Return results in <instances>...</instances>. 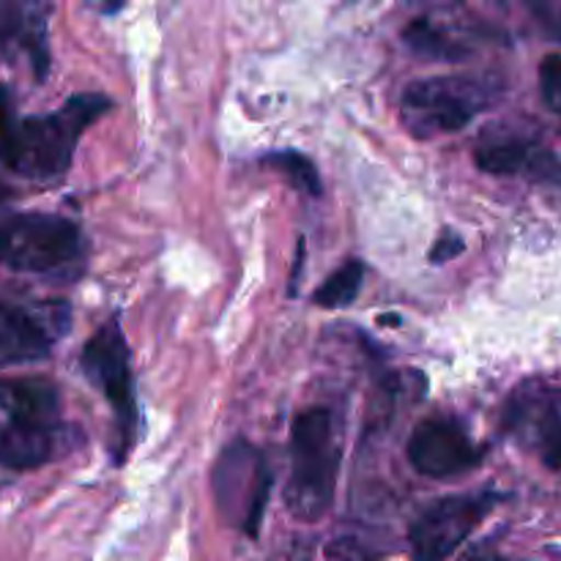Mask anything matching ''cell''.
Wrapping results in <instances>:
<instances>
[{"label": "cell", "instance_id": "1", "mask_svg": "<svg viewBox=\"0 0 561 561\" xmlns=\"http://www.w3.org/2000/svg\"><path fill=\"white\" fill-rule=\"evenodd\" d=\"M113 107L102 93H77L47 115H20L0 88V162L31 181H55L71 168L82 131Z\"/></svg>", "mask_w": 561, "mask_h": 561}, {"label": "cell", "instance_id": "2", "mask_svg": "<svg viewBox=\"0 0 561 561\" xmlns=\"http://www.w3.org/2000/svg\"><path fill=\"white\" fill-rule=\"evenodd\" d=\"M66 436L55 387L38 378H0V463L36 469L64 453Z\"/></svg>", "mask_w": 561, "mask_h": 561}, {"label": "cell", "instance_id": "3", "mask_svg": "<svg viewBox=\"0 0 561 561\" xmlns=\"http://www.w3.org/2000/svg\"><path fill=\"white\" fill-rule=\"evenodd\" d=\"M340 455L343 444L332 411L323 405L301 411L290 431V482L285 502L305 524H316L332 507Z\"/></svg>", "mask_w": 561, "mask_h": 561}, {"label": "cell", "instance_id": "4", "mask_svg": "<svg viewBox=\"0 0 561 561\" xmlns=\"http://www.w3.org/2000/svg\"><path fill=\"white\" fill-rule=\"evenodd\" d=\"M499 96V85L485 77L442 75L411 82L400 96V121L409 135L427 140L433 135H449L485 113Z\"/></svg>", "mask_w": 561, "mask_h": 561}, {"label": "cell", "instance_id": "5", "mask_svg": "<svg viewBox=\"0 0 561 561\" xmlns=\"http://www.w3.org/2000/svg\"><path fill=\"white\" fill-rule=\"evenodd\" d=\"M82 233L58 214H3L0 266L22 274H64L80 266Z\"/></svg>", "mask_w": 561, "mask_h": 561}, {"label": "cell", "instance_id": "6", "mask_svg": "<svg viewBox=\"0 0 561 561\" xmlns=\"http://www.w3.org/2000/svg\"><path fill=\"white\" fill-rule=\"evenodd\" d=\"M82 370L102 389L104 400L115 414V463H124L140 438V409H137L131 354L126 345L121 321L102 323L91 340L82 345Z\"/></svg>", "mask_w": 561, "mask_h": 561}, {"label": "cell", "instance_id": "7", "mask_svg": "<svg viewBox=\"0 0 561 561\" xmlns=\"http://www.w3.org/2000/svg\"><path fill=\"white\" fill-rule=\"evenodd\" d=\"M274 477L255 444L236 438L214 463V502L230 526L257 537L272 496Z\"/></svg>", "mask_w": 561, "mask_h": 561}, {"label": "cell", "instance_id": "8", "mask_svg": "<svg viewBox=\"0 0 561 561\" xmlns=\"http://www.w3.org/2000/svg\"><path fill=\"white\" fill-rule=\"evenodd\" d=\"M502 502L496 491L447 496L427 507L411 524L409 542L414 561H447L471 537V531Z\"/></svg>", "mask_w": 561, "mask_h": 561}, {"label": "cell", "instance_id": "9", "mask_svg": "<svg viewBox=\"0 0 561 561\" xmlns=\"http://www.w3.org/2000/svg\"><path fill=\"white\" fill-rule=\"evenodd\" d=\"M502 425L546 469H561V387L526 383L515 389L504 405Z\"/></svg>", "mask_w": 561, "mask_h": 561}, {"label": "cell", "instance_id": "10", "mask_svg": "<svg viewBox=\"0 0 561 561\" xmlns=\"http://www.w3.org/2000/svg\"><path fill=\"white\" fill-rule=\"evenodd\" d=\"M66 329H69V307L64 301H47V305L0 301V370L44 359L64 337Z\"/></svg>", "mask_w": 561, "mask_h": 561}, {"label": "cell", "instance_id": "11", "mask_svg": "<svg viewBox=\"0 0 561 561\" xmlns=\"http://www.w3.org/2000/svg\"><path fill=\"white\" fill-rule=\"evenodd\" d=\"M409 463L416 474L431 480H447L463 471L477 469L485 458V449L471 442L469 433L453 420H425L411 431Z\"/></svg>", "mask_w": 561, "mask_h": 561}, {"label": "cell", "instance_id": "12", "mask_svg": "<svg viewBox=\"0 0 561 561\" xmlns=\"http://www.w3.org/2000/svg\"><path fill=\"white\" fill-rule=\"evenodd\" d=\"M474 162L491 175H515L535 184L561 186V159L531 137L488 129L474 146Z\"/></svg>", "mask_w": 561, "mask_h": 561}, {"label": "cell", "instance_id": "13", "mask_svg": "<svg viewBox=\"0 0 561 561\" xmlns=\"http://www.w3.org/2000/svg\"><path fill=\"white\" fill-rule=\"evenodd\" d=\"M47 11L38 3H0V58H25L38 80L49 66Z\"/></svg>", "mask_w": 561, "mask_h": 561}, {"label": "cell", "instance_id": "14", "mask_svg": "<svg viewBox=\"0 0 561 561\" xmlns=\"http://www.w3.org/2000/svg\"><path fill=\"white\" fill-rule=\"evenodd\" d=\"M403 42L409 44L411 53L431 60H460L469 55V47L460 38H455L447 27L427 16L409 22V27L403 31Z\"/></svg>", "mask_w": 561, "mask_h": 561}, {"label": "cell", "instance_id": "15", "mask_svg": "<svg viewBox=\"0 0 561 561\" xmlns=\"http://www.w3.org/2000/svg\"><path fill=\"white\" fill-rule=\"evenodd\" d=\"M365 263L351 257V261H345L337 272H332L318 285V290L312 294V301L318 307H327V310H340V307L354 305L362 290V283H365Z\"/></svg>", "mask_w": 561, "mask_h": 561}, {"label": "cell", "instance_id": "16", "mask_svg": "<svg viewBox=\"0 0 561 561\" xmlns=\"http://www.w3.org/2000/svg\"><path fill=\"white\" fill-rule=\"evenodd\" d=\"M263 164L266 168H274L279 175L288 179V184L294 186L296 192L307 197H321L323 195V184L321 175H318V168L312 164L310 157L299 151H272L263 157Z\"/></svg>", "mask_w": 561, "mask_h": 561}, {"label": "cell", "instance_id": "17", "mask_svg": "<svg viewBox=\"0 0 561 561\" xmlns=\"http://www.w3.org/2000/svg\"><path fill=\"white\" fill-rule=\"evenodd\" d=\"M540 88L548 107L561 115V55H548L540 64Z\"/></svg>", "mask_w": 561, "mask_h": 561}, {"label": "cell", "instance_id": "18", "mask_svg": "<svg viewBox=\"0 0 561 561\" xmlns=\"http://www.w3.org/2000/svg\"><path fill=\"white\" fill-rule=\"evenodd\" d=\"M463 250H466V241L460 239L455 230H444V233L436 239V244H433L431 255L427 257H431V263H449L455 261Z\"/></svg>", "mask_w": 561, "mask_h": 561}, {"label": "cell", "instance_id": "19", "mask_svg": "<svg viewBox=\"0 0 561 561\" xmlns=\"http://www.w3.org/2000/svg\"><path fill=\"white\" fill-rule=\"evenodd\" d=\"M305 241H299V252H296L294 261V277H290V294H296V285H299V272H301V257H305Z\"/></svg>", "mask_w": 561, "mask_h": 561}, {"label": "cell", "instance_id": "20", "mask_svg": "<svg viewBox=\"0 0 561 561\" xmlns=\"http://www.w3.org/2000/svg\"><path fill=\"white\" fill-rule=\"evenodd\" d=\"M5 197H9V190H5V186H3V184H0V203H3V201H5Z\"/></svg>", "mask_w": 561, "mask_h": 561}]
</instances>
